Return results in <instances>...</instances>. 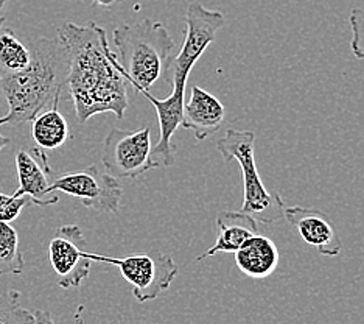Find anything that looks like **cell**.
Listing matches in <instances>:
<instances>
[{
	"mask_svg": "<svg viewBox=\"0 0 364 324\" xmlns=\"http://www.w3.org/2000/svg\"><path fill=\"white\" fill-rule=\"evenodd\" d=\"M151 128L139 130L114 128L103 140L102 162L114 178L136 179L148 170L157 169L151 160Z\"/></svg>",
	"mask_w": 364,
	"mask_h": 324,
	"instance_id": "52a82bcc",
	"label": "cell"
},
{
	"mask_svg": "<svg viewBox=\"0 0 364 324\" xmlns=\"http://www.w3.org/2000/svg\"><path fill=\"white\" fill-rule=\"evenodd\" d=\"M50 192H63L77 198L82 206L98 212L117 214L123 189L117 178L105 173L97 165L86 169L55 174L50 184Z\"/></svg>",
	"mask_w": 364,
	"mask_h": 324,
	"instance_id": "ba28073f",
	"label": "cell"
},
{
	"mask_svg": "<svg viewBox=\"0 0 364 324\" xmlns=\"http://www.w3.org/2000/svg\"><path fill=\"white\" fill-rule=\"evenodd\" d=\"M92 262L111 263L120 270V274L132 287V296L139 303H148L167 292L173 281L176 279L178 263L168 254L148 256L132 254L127 257H109L95 253H86Z\"/></svg>",
	"mask_w": 364,
	"mask_h": 324,
	"instance_id": "8992f818",
	"label": "cell"
},
{
	"mask_svg": "<svg viewBox=\"0 0 364 324\" xmlns=\"http://www.w3.org/2000/svg\"><path fill=\"white\" fill-rule=\"evenodd\" d=\"M31 204V199L27 195L14 197L2 192L0 189V221L11 223L19 217L21 212Z\"/></svg>",
	"mask_w": 364,
	"mask_h": 324,
	"instance_id": "ffe728a7",
	"label": "cell"
},
{
	"mask_svg": "<svg viewBox=\"0 0 364 324\" xmlns=\"http://www.w3.org/2000/svg\"><path fill=\"white\" fill-rule=\"evenodd\" d=\"M60 102H55L48 110L41 111L31 125V136L36 147L46 150L61 148L70 139V128L64 115L58 111Z\"/></svg>",
	"mask_w": 364,
	"mask_h": 324,
	"instance_id": "9a60e30c",
	"label": "cell"
},
{
	"mask_svg": "<svg viewBox=\"0 0 364 324\" xmlns=\"http://www.w3.org/2000/svg\"><path fill=\"white\" fill-rule=\"evenodd\" d=\"M112 38L125 78L137 94L150 90L167 75L176 44L162 22L122 23L114 28Z\"/></svg>",
	"mask_w": 364,
	"mask_h": 324,
	"instance_id": "277c9868",
	"label": "cell"
},
{
	"mask_svg": "<svg viewBox=\"0 0 364 324\" xmlns=\"http://www.w3.org/2000/svg\"><path fill=\"white\" fill-rule=\"evenodd\" d=\"M0 324H35V315L21 305L19 290L0 293Z\"/></svg>",
	"mask_w": 364,
	"mask_h": 324,
	"instance_id": "ac0fdd59",
	"label": "cell"
},
{
	"mask_svg": "<svg viewBox=\"0 0 364 324\" xmlns=\"http://www.w3.org/2000/svg\"><path fill=\"white\" fill-rule=\"evenodd\" d=\"M16 170H18L19 189L14 197L27 195L36 206H53L60 198L50 192L55 172L48 164L47 155L39 147H22L16 153Z\"/></svg>",
	"mask_w": 364,
	"mask_h": 324,
	"instance_id": "30bf717a",
	"label": "cell"
},
{
	"mask_svg": "<svg viewBox=\"0 0 364 324\" xmlns=\"http://www.w3.org/2000/svg\"><path fill=\"white\" fill-rule=\"evenodd\" d=\"M30 61V47L23 46L11 28L0 31V77L26 69Z\"/></svg>",
	"mask_w": 364,
	"mask_h": 324,
	"instance_id": "2e32d148",
	"label": "cell"
},
{
	"mask_svg": "<svg viewBox=\"0 0 364 324\" xmlns=\"http://www.w3.org/2000/svg\"><path fill=\"white\" fill-rule=\"evenodd\" d=\"M86 253V237L77 224H64L55 231L48 244V262L61 288H78L89 278L92 261Z\"/></svg>",
	"mask_w": 364,
	"mask_h": 324,
	"instance_id": "9c48e42d",
	"label": "cell"
},
{
	"mask_svg": "<svg viewBox=\"0 0 364 324\" xmlns=\"http://www.w3.org/2000/svg\"><path fill=\"white\" fill-rule=\"evenodd\" d=\"M92 2L98 6H103V8H111V6H115L122 4L123 0H92Z\"/></svg>",
	"mask_w": 364,
	"mask_h": 324,
	"instance_id": "603a6c76",
	"label": "cell"
},
{
	"mask_svg": "<svg viewBox=\"0 0 364 324\" xmlns=\"http://www.w3.org/2000/svg\"><path fill=\"white\" fill-rule=\"evenodd\" d=\"M217 150L226 162L237 161L243 177L242 212L252 215L262 223H272L282 217L284 199L269 194L262 182L255 161V132L228 130L225 137L217 140Z\"/></svg>",
	"mask_w": 364,
	"mask_h": 324,
	"instance_id": "5b68a950",
	"label": "cell"
},
{
	"mask_svg": "<svg viewBox=\"0 0 364 324\" xmlns=\"http://www.w3.org/2000/svg\"><path fill=\"white\" fill-rule=\"evenodd\" d=\"M235 254V265L245 276L252 279L269 278L279 267V249L269 237L255 234L240 246Z\"/></svg>",
	"mask_w": 364,
	"mask_h": 324,
	"instance_id": "5bb4252c",
	"label": "cell"
},
{
	"mask_svg": "<svg viewBox=\"0 0 364 324\" xmlns=\"http://www.w3.org/2000/svg\"><path fill=\"white\" fill-rule=\"evenodd\" d=\"M26 69L0 77V93L8 103V125L31 122L48 105L60 102L68 85L69 58L58 38H39L30 46Z\"/></svg>",
	"mask_w": 364,
	"mask_h": 324,
	"instance_id": "3957f363",
	"label": "cell"
},
{
	"mask_svg": "<svg viewBox=\"0 0 364 324\" xmlns=\"http://www.w3.org/2000/svg\"><path fill=\"white\" fill-rule=\"evenodd\" d=\"M6 2H8V0H0V13H2V11L5 10Z\"/></svg>",
	"mask_w": 364,
	"mask_h": 324,
	"instance_id": "cb8c5ba5",
	"label": "cell"
},
{
	"mask_svg": "<svg viewBox=\"0 0 364 324\" xmlns=\"http://www.w3.org/2000/svg\"><path fill=\"white\" fill-rule=\"evenodd\" d=\"M226 119V108L208 90L193 85L186 98L181 127L192 130L198 142L215 135Z\"/></svg>",
	"mask_w": 364,
	"mask_h": 324,
	"instance_id": "7c38bea8",
	"label": "cell"
},
{
	"mask_svg": "<svg viewBox=\"0 0 364 324\" xmlns=\"http://www.w3.org/2000/svg\"><path fill=\"white\" fill-rule=\"evenodd\" d=\"M259 220L252 215L242 211H225L217 217L218 237L215 244L196 256V262H201L208 257L220 253H235L247 239L259 234Z\"/></svg>",
	"mask_w": 364,
	"mask_h": 324,
	"instance_id": "4fadbf2b",
	"label": "cell"
},
{
	"mask_svg": "<svg viewBox=\"0 0 364 324\" xmlns=\"http://www.w3.org/2000/svg\"><path fill=\"white\" fill-rule=\"evenodd\" d=\"M349 25L352 31L350 50L357 60L364 63V8H353L349 14Z\"/></svg>",
	"mask_w": 364,
	"mask_h": 324,
	"instance_id": "d6986e66",
	"label": "cell"
},
{
	"mask_svg": "<svg viewBox=\"0 0 364 324\" xmlns=\"http://www.w3.org/2000/svg\"><path fill=\"white\" fill-rule=\"evenodd\" d=\"M26 267L19 249V234L11 223L0 221V276L14 274L19 276Z\"/></svg>",
	"mask_w": 364,
	"mask_h": 324,
	"instance_id": "e0dca14e",
	"label": "cell"
},
{
	"mask_svg": "<svg viewBox=\"0 0 364 324\" xmlns=\"http://www.w3.org/2000/svg\"><path fill=\"white\" fill-rule=\"evenodd\" d=\"M4 23H5V18H4V16H0V30H2Z\"/></svg>",
	"mask_w": 364,
	"mask_h": 324,
	"instance_id": "d4e9b609",
	"label": "cell"
},
{
	"mask_svg": "<svg viewBox=\"0 0 364 324\" xmlns=\"http://www.w3.org/2000/svg\"><path fill=\"white\" fill-rule=\"evenodd\" d=\"M282 217L294 226L304 242L321 256L336 257L341 253V240L321 211L304 206H284Z\"/></svg>",
	"mask_w": 364,
	"mask_h": 324,
	"instance_id": "8fae6325",
	"label": "cell"
},
{
	"mask_svg": "<svg viewBox=\"0 0 364 324\" xmlns=\"http://www.w3.org/2000/svg\"><path fill=\"white\" fill-rule=\"evenodd\" d=\"M33 315H35V324H56L52 313L47 310H33Z\"/></svg>",
	"mask_w": 364,
	"mask_h": 324,
	"instance_id": "44dd1931",
	"label": "cell"
},
{
	"mask_svg": "<svg viewBox=\"0 0 364 324\" xmlns=\"http://www.w3.org/2000/svg\"><path fill=\"white\" fill-rule=\"evenodd\" d=\"M226 25V16L218 10H210L200 2H190L186 11V36L176 56L171 58L165 81L173 90L162 100L153 97L150 90H142L154 106L159 122V140L153 147L151 157L157 167H171L175 164L176 147L171 142L176 130L181 127L184 111L187 80L196 63L217 38L218 31Z\"/></svg>",
	"mask_w": 364,
	"mask_h": 324,
	"instance_id": "7a4b0ae2",
	"label": "cell"
},
{
	"mask_svg": "<svg viewBox=\"0 0 364 324\" xmlns=\"http://www.w3.org/2000/svg\"><path fill=\"white\" fill-rule=\"evenodd\" d=\"M58 39L68 52L65 86L69 88L78 122L86 123L94 115L105 113H111L120 120L125 117L129 106V83L102 25L65 22L58 28Z\"/></svg>",
	"mask_w": 364,
	"mask_h": 324,
	"instance_id": "6da1fadb",
	"label": "cell"
},
{
	"mask_svg": "<svg viewBox=\"0 0 364 324\" xmlns=\"http://www.w3.org/2000/svg\"><path fill=\"white\" fill-rule=\"evenodd\" d=\"M2 125H8V115H4V117H0V127H2ZM10 144H11V139L0 132V153H2L4 150Z\"/></svg>",
	"mask_w": 364,
	"mask_h": 324,
	"instance_id": "7402d4cb",
	"label": "cell"
}]
</instances>
